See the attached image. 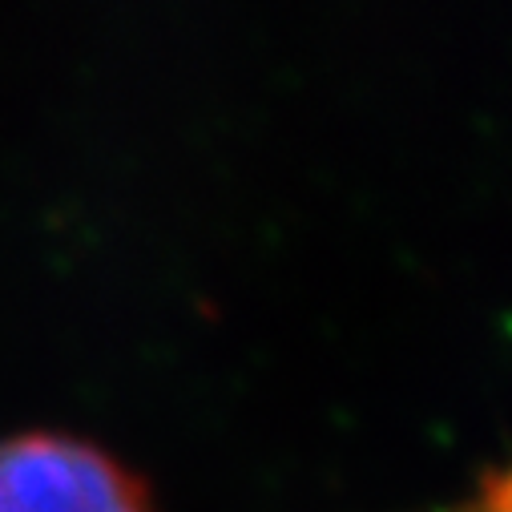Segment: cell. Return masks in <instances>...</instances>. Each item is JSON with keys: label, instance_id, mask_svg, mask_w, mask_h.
Wrapping results in <instances>:
<instances>
[{"label": "cell", "instance_id": "6da1fadb", "mask_svg": "<svg viewBox=\"0 0 512 512\" xmlns=\"http://www.w3.org/2000/svg\"><path fill=\"white\" fill-rule=\"evenodd\" d=\"M0 512H158L150 480L93 440L17 432L0 440Z\"/></svg>", "mask_w": 512, "mask_h": 512}]
</instances>
